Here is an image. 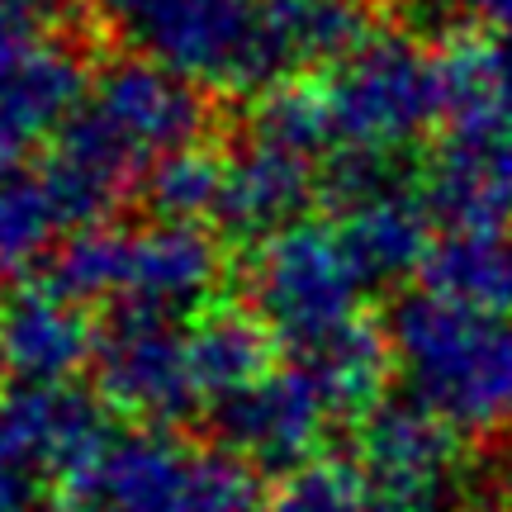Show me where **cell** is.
I'll use <instances>...</instances> for the list:
<instances>
[{
    "label": "cell",
    "instance_id": "10",
    "mask_svg": "<svg viewBox=\"0 0 512 512\" xmlns=\"http://www.w3.org/2000/svg\"><path fill=\"white\" fill-rule=\"evenodd\" d=\"M91 370L100 403L143 427H176L204 413L190 323L152 313H100Z\"/></svg>",
    "mask_w": 512,
    "mask_h": 512
},
{
    "label": "cell",
    "instance_id": "16",
    "mask_svg": "<svg viewBox=\"0 0 512 512\" xmlns=\"http://www.w3.org/2000/svg\"><path fill=\"white\" fill-rule=\"evenodd\" d=\"M266 512H366V484L351 460L318 456L280 479Z\"/></svg>",
    "mask_w": 512,
    "mask_h": 512
},
{
    "label": "cell",
    "instance_id": "1",
    "mask_svg": "<svg viewBox=\"0 0 512 512\" xmlns=\"http://www.w3.org/2000/svg\"><path fill=\"white\" fill-rule=\"evenodd\" d=\"M200 143H214L209 91L133 57L95 72L86 100L43 157L100 214H110L128 190H143V181L166 157Z\"/></svg>",
    "mask_w": 512,
    "mask_h": 512
},
{
    "label": "cell",
    "instance_id": "12",
    "mask_svg": "<svg viewBox=\"0 0 512 512\" xmlns=\"http://www.w3.org/2000/svg\"><path fill=\"white\" fill-rule=\"evenodd\" d=\"M110 437L100 394L76 384H0V470L67 484L81 460Z\"/></svg>",
    "mask_w": 512,
    "mask_h": 512
},
{
    "label": "cell",
    "instance_id": "11",
    "mask_svg": "<svg viewBox=\"0 0 512 512\" xmlns=\"http://www.w3.org/2000/svg\"><path fill=\"white\" fill-rule=\"evenodd\" d=\"M209 441L238 456L256 475H294L299 465L318 460L332 418L328 399L299 366H275L266 380L223 399L209 413Z\"/></svg>",
    "mask_w": 512,
    "mask_h": 512
},
{
    "label": "cell",
    "instance_id": "3",
    "mask_svg": "<svg viewBox=\"0 0 512 512\" xmlns=\"http://www.w3.org/2000/svg\"><path fill=\"white\" fill-rule=\"evenodd\" d=\"M384 337L418 408L460 437L512 432V313L465 309L413 290L389 304Z\"/></svg>",
    "mask_w": 512,
    "mask_h": 512
},
{
    "label": "cell",
    "instance_id": "9",
    "mask_svg": "<svg viewBox=\"0 0 512 512\" xmlns=\"http://www.w3.org/2000/svg\"><path fill=\"white\" fill-rule=\"evenodd\" d=\"M460 441V432L413 399L380 403L356 437L366 512H470Z\"/></svg>",
    "mask_w": 512,
    "mask_h": 512
},
{
    "label": "cell",
    "instance_id": "6",
    "mask_svg": "<svg viewBox=\"0 0 512 512\" xmlns=\"http://www.w3.org/2000/svg\"><path fill=\"white\" fill-rule=\"evenodd\" d=\"M233 299L271 332L290 361L370 318V290L361 285L337 228L323 219L242 252L233 266Z\"/></svg>",
    "mask_w": 512,
    "mask_h": 512
},
{
    "label": "cell",
    "instance_id": "17",
    "mask_svg": "<svg viewBox=\"0 0 512 512\" xmlns=\"http://www.w3.org/2000/svg\"><path fill=\"white\" fill-rule=\"evenodd\" d=\"M0 512H67V508H62V489L57 484L0 470Z\"/></svg>",
    "mask_w": 512,
    "mask_h": 512
},
{
    "label": "cell",
    "instance_id": "14",
    "mask_svg": "<svg viewBox=\"0 0 512 512\" xmlns=\"http://www.w3.org/2000/svg\"><path fill=\"white\" fill-rule=\"evenodd\" d=\"M95 209L48 157L0 171V280L24 275L34 261L86 228H100Z\"/></svg>",
    "mask_w": 512,
    "mask_h": 512
},
{
    "label": "cell",
    "instance_id": "18",
    "mask_svg": "<svg viewBox=\"0 0 512 512\" xmlns=\"http://www.w3.org/2000/svg\"><path fill=\"white\" fill-rule=\"evenodd\" d=\"M465 15L489 34H512V0H456Z\"/></svg>",
    "mask_w": 512,
    "mask_h": 512
},
{
    "label": "cell",
    "instance_id": "8",
    "mask_svg": "<svg viewBox=\"0 0 512 512\" xmlns=\"http://www.w3.org/2000/svg\"><path fill=\"white\" fill-rule=\"evenodd\" d=\"M91 57L43 15L0 19V171L48 152L91 91Z\"/></svg>",
    "mask_w": 512,
    "mask_h": 512
},
{
    "label": "cell",
    "instance_id": "4",
    "mask_svg": "<svg viewBox=\"0 0 512 512\" xmlns=\"http://www.w3.org/2000/svg\"><path fill=\"white\" fill-rule=\"evenodd\" d=\"M67 512H266L238 456L176 427H110L62 484Z\"/></svg>",
    "mask_w": 512,
    "mask_h": 512
},
{
    "label": "cell",
    "instance_id": "5",
    "mask_svg": "<svg viewBox=\"0 0 512 512\" xmlns=\"http://www.w3.org/2000/svg\"><path fill=\"white\" fill-rule=\"evenodd\" d=\"M323 119L332 157H408L446 124V62L408 34H370L351 57L304 81Z\"/></svg>",
    "mask_w": 512,
    "mask_h": 512
},
{
    "label": "cell",
    "instance_id": "15",
    "mask_svg": "<svg viewBox=\"0 0 512 512\" xmlns=\"http://www.w3.org/2000/svg\"><path fill=\"white\" fill-rule=\"evenodd\" d=\"M422 290L484 313H512V233H441L422 261Z\"/></svg>",
    "mask_w": 512,
    "mask_h": 512
},
{
    "label": "cell",
    "instance_id": "7",
    "mask_svg": "<svg viewBox=\"0 0 512 512\" xmlns=\"http://www.w3.org/2000/svg\"><path fill=\"white\" fill-rule=\"evenodd\" d=\"M105 43L195 81L200 91H247L261 0H91Z\"/></svg>",
    "mask_w": 512,
    "mask_h": 512
},
{
    "label": "cell",
    "instance_id": "2",
    "mask_svg": "<svg viewBox=\"0 0 512 512\" xmlns=\"http://www.w3.org/2000/svg\"><path fill=\"white\" fill-rule=\"evenodd\" d=\"M446 62V124L422 176L441 233H512V34H456Z\"/></svg>",
    "mask_w": 512,
    "mask_h": 512
},
{
    "label": "cell",
    "instance_id": "13",
    "mask_svg": "<svg viewBox=\"0 0 512 512\" xmlns=\"http://www.w3.org/2000/svg\"><path fill=\"white\" fill-rule=\"evenodd\" d=\"M95 342L100 313L38 275L0 294V375L10 384H67V375L91 366Z\"/></svg>",
    "mask_w": 512,
    "mask_h": 512
}]
</instances>
